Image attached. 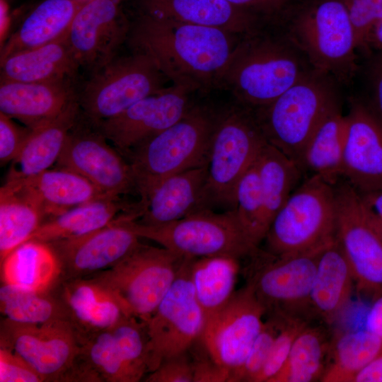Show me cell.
Returning a JSON list of instances; mask_svg holds the SVG:
<instances>
[{"label": "cell", "mask_w": 382, "mask_h": 382, "mask_svg": "<svg viewBox=\"0 0 382 382\" xmlns=\"http://www.w3.org/2000/svg\"><path fill=\"white\" fill-rule=\"evenodd\" d=\"M238 35L143 13L130 27L134 52L149 55L173 85L193 92L217 87Z\"/></svg>", "instance_id": "6da1fadb"}, {"label": "cell", "mask_w": 382, "mask_h": 382, "mask_svg": "<svg viewBox=\"0 0 382 382\" xmlns=\"http://www.w3.org/2000/svg\"><path fill=\"white\" fill-rule=\"evenodd\" d=\"M219 115L207 106L192 105L175 123L123 155L129 164L139 202L166 178L207 165Z\"/></svg>", "instance_id": "7a4b0ae2"}, {"label": "cell", "mask_w": 382, "mask_h": 382, "mask_svg": "<svg viewBox=\"0 0 382 382\" xmlns=\"http://www.w3.org/2000/svg\"><path fill=\"white\" fill-rule=\"evenodd\" d=\"M296 49L288 40L258 33L244 36L236 45L217 87L231 91L249 109L264 107L310 71Z\"/></svg>", "instance_id": "3957f363"}, {"label": "cell", "mask_w": 382, "mask_h": 382, "mask_svg": "<svg viewBox=\"0 0 382 382\" xmlns=\"http://www.w3.org/2000/svg\"><path fill=\"white\" fill-rule=\"evenodd\" d=\"M338 105L330 77L311 69L253 115L267 141L299 166L308 140Z\"/></svg>", "instance_id": "277c9868"}, {"label": "cell", "mask_w": 382, "mask_h": 382, "mask_svg": "<svg viewBox=\"0 0 382 382\" xmlns=\"http://www.w3.org/2000/svg\"><path fill=\"white\" fill-rule=\"evenodd\" d=\"M127 223L140 238L151 240L186 257L224 256L250 259L260 250L234 209L223 213L203 209L157 226L140 224L131 216Z\"/></svg>", "instance_id": "5b68a950"}, {"label": "cell", "mask_w": 382, "mask_h": 382, "mask_svg": "<svg viewBox=\"0 0 382 382\" xmlns=\"http://www.w3.org/2000/svg\"><path fill=\"white\" fill-rule=\"evenodd\" d=\"M336 231L335 185L312 175L274 217L265 238L266 251L277 256L311 251L333 241Z\"/></svg>", "instance_id": "8992f818"}, {"label": "cell", "mask_w": 382, "mask_h": 382, "mask_svg": "<svg viewBox=\"0 0 382 382\" xmlns=\"http://www.w3.org/2000/svg\"><path fill=\"white\" fill-rule=\"evenodd\" d=\"M287 40L311 69L340 81L356 71L354 29L342 0H318L303 8L289 25Z\"/></svg>", "instance_id": "52a82bcc"}, {"label": "cell", "mask_w": 382, "mask_h": 382, "mask_svg": "<svg viewBox=\"0 0 382 382\" xmlns=\"http://www.w3.org/2000/svg\"><path fill=\"white\" fill-rule=\"evenodd\" d=\"M186 258L163 247L140 243L112 267L88 277L106 289L127 316L145 323L170 289Z\"/></svg>", "instance_id": "ba28073f"}, {"label": "cell", "mask_w": 382, "mask_h": 382, "mask_svg": "<svg viewBox=\"0 0 382 382\" xmlns=\"http://www.w3.org/2000/svg\"><path fill=\"white\" fill-rule=\"evenodd\" d=\"M267 143L250 109L233 106L219 113L207 163L208 209H234L238 183Z\"/></svg>", "instance_id": "9c48e42d"}, {"label": "cell", "mask_w": 382, "mask_h": 382, "mask_svg": "<svg viewBox=\"0 0 382 382\" xmlns=\"http://www.w3.org/2000/svg\"><path fill=\"white\" fill-rule=\"evenodd\" d=\"M166 78L149 55L114 58L92 74L78 93L81 112L96 124L111 119L139 100L163 88Z\"/></svg>", "instance_id": "30bf717a"}, {"label": "cell", "mask_w": 382, "mask_h": 382, "mask_svg": "<svg viewBox=\"0 0 382 382\" xmlns=\"http://www.w3.org/2000/svg\"><path fill=\"white\" fill-rule=\"evenodd\" d=\"M193 259L186 258L170 289L144 323L148 374L164 360L189 351L202 337L205 318L190 278Z\"/></svg>", "instance_id": "8fae6325"}, {"label": "cell", "mask_w": 382, "mask_h": 382, "mask_svg": "<svg viewBox=\"0 0 382 382\" xmlns=\"http://www.w3.org/2000/svg\"><path fill=\"white\" fill-rule=\"evenodd\" d=\"M326 246L286 256L260 250L249 259L247 283L252 286L267 315H302L315 320L309 296L320 253Z\"/></svg>", "instance_id": "7c38bea8"}, {"label": "cell", "mask_w": 382, "mask_h": 382, "mask_svg": "<svg viewBox=\"0 0 382 382\" xmlns=\"http://www.w3.org/2000/svg\"><path fill=\"white\" fill-rule=\"evenodd\" d=\"M335 190L336 237L351 266L355 290L372 301L382 294V232L348 181Z\"/></svg>", "instance_id": "4fadbf2b"}, {"label": "cell", "mask_w": 382, "mask_h": 382, "mask_svg": "<svg viewBox=\"0 0 382 382\" xmlns=\"http://www.w3.org/2000/svg\"><path fill=\"white\" fill-rule=\"evenodd\" d=\"M0 347L23 359L42 381H59L80 351L78 335L69 321L21 323L1 318Z\"/></svg>", "instance_id": "5bb4252c"}, {"label": "cell", "mask_w": 382, "mask_h": 382, "mask_svg": "<svg viewBox=\"0 0 382 382\" xmlns=\"http://www.w3.org/2000/svg\"><path fill=\"white\" fill-rule=\"evenodd\" d=\"M266 314V308L247 283L206 320L201 340L209 354L231 374L245 360Z\"/></svg>", "instance_id": "9a60e30c"}, {"label": "cell", "mask_w": 382, "mask_h": 382, "mask_svg": "<svg viewBox=\"0 0 382 382\" xmlns=\"http://www.w3.org/2000/svg\"><path fill=\"white\" fill-rule=\"evenodd\" d=\"M57 164L84 177L107 195L120 197L135 191L127 161L88 120L82 125L79 119Z\"/></svg>", "instance_id": "2e32d148"}, {"label": "cell", "mask_w": 382, "mask_h": 382, "mask_svg": "<svg viewBox=\"0 0 382 382\" xmlns=\"http://www.w3.org/2000/svg\"><path fill=\"white\" fill-rule=\"evenodd\" d=\"M120 214L109 224L81 236L47 243L58 260L61 280L86 278L117 265L141 243Z\"/></svg>", "instance_id": "e0dca14e"}, {"label": "cell", "mask_w": 382, "mask_h": 382, "mask_svg": "<svg viewBox=\"0 0 382 382\" xmlns=\"http://www.w3.org/2000/svg\"><path fill=\"white\" fill-rule=\"evenodd\" d=\"M191 93L173 84L139 100L118 115L92 125L123 156L181 119L192 105Z\"/></svg>", "instance_id": "ac0fdd59"}, {"label": "cell", "mask_w": 382, "mask_h": 382, "mask_svg": "<svg viewBox=\"0 0 382 382\" xmlns=\"http://www.w3.org/2000/svg\"><path fill=\"white\" fill-rule=\"evenodd\" d=\"M127 0H89L77 12L67 40L80 67L94 73L116 57L131 25L121 9Z\"/></svg>", "instance_id": "d6986e66"}, {"label": "cell", "mask_w": 382, "mask_h": 382, "mask_svg": "<svg viewBox=\"0 0 382 382\" xmlns=\"http://www.w3.org/2000/svg\"><path fill=\"white\" fill-rule=\"evenodd\" d=\"M345 120L342 176L359 192L382 188V117L354 100Z\"/></svg>", "instance_id": "ffe728a7"}, {"label": "cell", "mask_w": 382, "mask_h": 382, "mask_svg": "<svg viewBox=\"0 0 382 382\" xmlns=\"http://www.w3.org/2000/svg\"><path fill=\"white\" fill-rule=\"evenodd\" d=\"M207 179V165L166 178L137 204L138 218L134 220L145 225H162L208 209Z\"/></svg>", "instance_id": "44dd1931"}, {"label": "cell", "mask_w": 382, "mask_h": 382, "mask_svg": "<svg viewBox=\"0 0 382 382\" xmlns=\"http://www.w3.org/2000/svg\"><path fill=\"white\" fill-rule=\"evenodd\" d=\"M141 13L220 29L242 37L258 33L259 16L226 0H137Z\"/></svg>", "instance_id": "7402d4cb"}, {"label": "cell", "mask_w": 382, "mask_h": 382, "mask_svg": "<svg viewBox=\"0 0 382 382\" xmlns=\"http://www.w3.org/2000/svg\"><path fill=\"white\" fill-rule=\"evenodd\" d=\"M53 291L79 337L110 330L129 316L115 298L90 277L60 280Z\"/></svg>", "instance_id": "603a6c76"}, {"label": "cell", "mask_w": 382, "mask_h": 382, "mask_svg": "<svg viewBox=\"0 0 382 382\" xmlns=\"http://www.w3.org/2000/svg\"><path fill=\"white\" fill-rule=\"evenodd\" d=\"M0 82V112L28 128L55 117L78 100L71 81Z\"/></svg>", "instance_id": "cb8c5ba5"}, {"label": "cell", "mask_w": 382, "mask_h": 382, "mask_svg": "<svg viewBox=\"0 0 382 382\" xmlns=\"http://www.w3.org/2000/svg\"><path fill=\"white\" fill-rule=\"evenodd\" d=\"M355 290L354 274L337 238L321 252L309 303L316 321L332 325L348 306Z\"/></svg>", "instance_id": "d4e9b609"}, {"label": "cell", "mask_w": 382, "mask_h": 382, "mask_svg": "<svg viewBox=\"0 0 382 382\" xmlns=\"http://www.w3.org/2000/svg\"><path fill=\"white\" fill-rule=\"evenodd\" d=\"M80 114L76 100L59 115L30 128L20 152L11 162L6 180L25 179L57 163Z\"/></svg>", "instance_id": "484cf974"}, {"label": "cell", "mask_w": 382, "mask_h": 382, "mask_svg": "<svg viewBox=\"0 0 382 382\" xmlns=\"http://www.w3.org/2000/svg\"><path fill=\"white\" fill-rule=\"evenodd\" d=\"M0 81H71L80 67L67 35L50 43L12 54L0 61Z\"/></svg>", "instance_id": "4316f807"}, {"label": "cell", "mask_w": 382, "mask_h": 382, "mask_svg": "<svg viewBox=\"0 0 382 382\" xmlns=\"http://www.w3.org/2000/svg\"><path fill=\"white\" fill-rule=\"evenodd\" d=\"M5 182L22 187L40 204L47 219L88 202L112 197L81 175L61 168L47 169L21 180Z\"/></svg>", "instance_id": "83f0119b"}, {"label": "cell", "mask_w": 382, "mask_h": 382, "mask_svg": "<svg viewBox=\"0 0 382 382\" xmlns=\"http://www.w3.org/2000/svg\"><path fill=\"white\" fill-rule=\"evenodd\" d=\"M89 0H44L23 20L1 47L0 61L67 35L79 9Z\"/></svg>", "instance_id": "f1b7e54d"}, {"label": "cell", "mask_w": 382, "mask_h": 382, "mask_svg": "<svg viewBox=\"0 0 382 382\" xmlns=\"http://www.w3.org/2000/svg\"><path fill=\"white\" fill-rule=\"evenodd\" d=\"M3 284L32 290L52 291L61 280L57 257L47 243L29 240L1 262Z\"/></svg>", "instance_id": "f546056e"}, {"label": "cell", "mask_w": 382, "mask_h": 382, "mask_svg": "<svg viewBox=\"0 0 382 382\" xmlns=\"http://www.w3.org/2000/svg\"><path fill=\"white\" fill-rule=\"evenodd\" d=\"M132 209L126 206L120 197L95 199L47 219L29 240L50 243L81 236L105 226L120 214Z\"/></svg>", "instance_id": "4dcf8cb0"}, {"label": "cell", "mask_w": 382, "mask_h": 382, "mask_svg": "<svg viewBox=\"0 0 382 382\" xmlns=\"http://www.w3.org/2000/svg\"><path fill=\"white\" fill-rule=\"evenodd\" d=\"M333 336L330 325L318 321L310 323L298 335L284 365L270 382L320 381Z\"/></svg>", "instance_id": "1f68e13d"}, {"label": "cell", "mask_w": 382, "mask_h": 382, "mask_svg": "<svg viewBox=\"0 0 382 382\" xmlns=\"http://www.w3.org/2000/svg\"><path fill=\"white\" fill-rule=\"evenodd\" d=\"M47 217L20 186L5 182L0 189V260L28 241Z\"/></svg>", "instance_id": "d6a6232c"}, {"label": "cell", "mask_w": 382, "mask_h": 382, "mask_svg": "<svg viewBox=\"0 0 382 382\" xmlns=\"http://www.w3.org/2000/svg\"><path fill=\"white\" fill-rule=\"evenodd\" d=\"M346 135L345 115L339 105L317 127L302 153L300 168H306L335 185L342 176Z\"/></svg>", "instance_id": "836d02e7"}, {"label": "cell", "mask_w": 382, "mask_h": 382, "mask_svg": "<svg viewBox=\"0 0 382 382\" xmlns=\"http://www.w3.org/2000/svg\"><path fill=\"white\" fill-rule=\"evenodd\" d=\"M238 260L224 256L193 259L190 278L205 321L233 294L240 269Z\"/></svg>", "instance_id": "e575fe53"}, {"label": "cell", "mask_w": 382, "mask_h": 382, "mask_svg": "<svg viewBox=\"0 0 382 382\" xmlns=\"http://www.w3.org/2000/svg\"><path fill=\"white\" fill-rule=\"evenodd\" d=\"M382 350V339L366 329L334 333L322 382H353Z\"/></svg>", "instance_id": "d590c367"}, {"label": "cell", "mask_w": 382, "mask_h": 382, "mask_svg": "<svg viewBox=\"0 0 382 382\" xmlns=\"http://www.w3.org/2000/svg\"><path fill=\"white\" fill-rule=\"evenodd\" d=\"M269 227L296 185L301 168L293 160L267 143L256 161Z\"/></svg>", "instance_id": "8d00e7d4"}, {"label": "cell", "mask_w": 382, "mask_h": 382, "mask_svg": "<svg viewBox=\"0 0 382 382\" xmlns=\"http://www.w3.org/2000/svg\"><path fill=\"white\" fill-rule=\"evenodd\" d=\"M0 308L3 318L16 323L69 321L65 306L53 289L41 291L2 283Z\"/></svg>", "instance_id": "74e56055"}, {"label": "cell", "mask_w": 382, "mask_h": 382, "mask_svg": "<svg viewBox=\"0 0 382 382\" xmlns=\"http://www.w3.org/2000/svg\"><path fill=\"white\" fill-rule=\"evenodd\" d=\"M233 209L253 241L259 246L266 236L268 226L255 162L238 183Z\"/></svg>", "instance_id": "f35d334b"}, {"label": "cell", "mask_w": 382, "mask_h": 382, "mask_svg": "<svg viewBox=\"0 0 382 382\" xmlns=\"http://www.w3.org/2000/svg\"><path fill=\"white\" fill-rule=\"evenodd\" d=\"M79 339L81 354L104 382H132L110 330L79 337Z\"/></svg>", "instance_id": "ab89813d"}, {"label": "cell", "mask_w": 382, "mask_h": 382, "mask_svg": "<svg viewBox=\"0 0 382 382\" xmlns=\"http://www.w3.org/2000/svg\"><path fill=\"white\" fill-rule=\"evenodd\" d=\"M132 382L148 374L147 335L145 324L134 316H126L110 330Z\"/></svg>", "instance_id": "60d3db41"}, {"label": "cell", "mask_w": 382, "mask_h": 382, "mask_svg": "<svg viewBox=\"0 0 382 382\" xmlns=\"http://www.w3.org/2000/svg\"><path fill=\"white\" fill-rule=\"evenodd\" d=\"M284 319V316L268 314L245 360L231 373L229 382H253L267 361Z\"/></svg>", "instance_id": "b9f144b4"}, {"label": "cell", "mask_w": 382, "mask_h": 382, "mask_svg": "<svg viewBox=\"0 0 382 382\" xmlns=\"http://www.w3.org/2000/svg\"><path fill=\"white\" fill-rule=\"evenodd\" d=\"M315 321L306 316H285L284 324L275 339L267 361L253 382H270L284 365L298 335L306 327Z\"/></svg>", "instance_id": "7bdbcfd3"}, {"label": "cell", "mask_w": 382, "mask_h": 382, "mask_svg": "<svg viewBox=\"0 0 382 382\" xmlns=\"http://www.w3.org/2000/svg\"><path fill=\"white\" fill-rule=\"evenodd\" d=\"M347 10L357 50H366L375 27L382 21V0H342Z\"/></svg>", "instance_id": "ee69618b"}, {"label": "cell", "mask_w": 382, "mask_h": 382, "mask_svg": "<svg viewBox=\"0 0 382 382\" xmlns=\"http://www.w3.org/2000/svg\"><path fill=\"white\" fill-rule=\"evenodd\" d=\"M146 382H193V368L189 351L164 360L148 374Z\"/></svg>", "instance_id": "f6af8a7d"}, {"label": "cell", "mask_w": 382, "mask_h": 382, "mask_svg": "<svg viewBox=\"0 0 382 382\" xmlns=\"http://www.w3.org/2000/svg\"><path fill=\"white\" fill-rule=\"evenodd\" d=\"M30 128H22L13 119L0 112V161L11 162L20 152Z\"/></svg>", "instance_id": "bcb514c9"}, {"label": "cell", "mask_w": 382, "mask_h": 382, "mask_svg": "<svg viewBox=\"0 0 382 382\" xmlns=\"http://www.w3.org/2000/svg\"><path fill=\"white\" fill-rule=\"evenodd\" d=\"M0 382H42V379L17 354L0 347Z\"/></svg>", "instance_id": "7dc6e473"}, {"label": "cell", "mask_w": 382, "mask_h": 382, "mask_svg": "<svg viewBox=\"0 0 382 382\" xmlns=\"http://www.w3.org/2000/svg\"><path fill=\"white\" fill-rule=\"evenodd\" d=\"M190 354L193 368V382H229L230 370L219 364L203 345V352Z\"/></svg>", "instance_id": "c3c4849f"}, {"label": "cell", "mask_w": 382, "mask_h": 382, "mask_svg": "<svg viewBox=\"0 0 382 382\" xmlns=\"http://www.w3.org/2000/svg\"><path fill=\"white\" fill-rule=\"evenodd\" d=\"M260 18L272 17L282 12L294 0H226Z\"/></svg>", "instance_id": "681fc988"}, {"label": "cell", "mask_w": 382, "mask_h": 382, "mask_svg": "<svg viewBox=\"0 0 382 382\" xmlns=\"http://www.w3.org/2000/svg\"><path fill=\"white\" fill-rule=\"evenodd\" d=\"M371 301L365 319V329L382 339V294Z\"/></svg>", "instance_id": "f907efd6"}, {"label": "cell", "mask_w": 382, "mask_h": 382, "mask_svg": "<svg viewBox=\"0 0 382 382\" xmlns=\"http://www.w3.org/2000/svg\"><path fill=\"white\" fill-rule=\"evenodd\" d=\"M353 382H382V350L357 374Z\"/></svg>", "instance_id": "816d5d0a"}, {"label": "cell", "mask_w": 382, "mask_h": 382, "mask_svg": "<svg viewBox=\"0 0 382 382\" xmlns=\"http://www.w3.org/2000/svg\"><path fill=\"white\" fill-rule=\"evenodd\" d=\"M374 108L382 117V57L377 59L371 73Z\"/></svg>", "instance_id": "f5cc1de1"}, {"label": "cell", "mask_w": 382, "mask_h": 382, "mask_svg": "<svg viewBox=\"0 0 382 382\" xmlns=\"http://www.w3.org/2000/svg\"><path fill=\"white\" fill-rule=\"evenodd\" d=\"M10 8L7 0H0V47L8 39L11 26Z\"/></svg>", "instance_id": "db71d44e"}, {"label": "cell", "mask_w": 382, "mask_h": 382, "mask_svg": "<svg viewBox=\"0 0 382 382\" xmlns=\"http://www.w3.org/2000/svg\"><path fill=\"white\" fill-rule=\"evenodd\" d=\"M374 42L382 48V21L375 27L371 34L370 42Z\"/></svg>", "instance_id": "11a10c76"}]
</instances>
